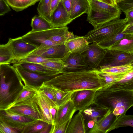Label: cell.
<instances>
[{
  "instance_id": "cell-9",
  "label": "cell",
  "mask_w": 133,
  "mask_h": 133,
  "mask_svg": "<svg viewBox=\"0 0 133 133\" xmlns=\"http://www.w3.org/2000/svg\"><path fill=\"white\" fill-rule=\"evenodd\" d=\"M36 96L25 104L11 106L7 109L14 113L29 117L35 120L42 121V114L36 101Z\"/></svg>"
},
{
  "instance_id": "cell-12",
  "label": "cell",
  "mask_w": 133,
  "mask_h": 133,
  "mask_svg": "<svg viewBox=\"0 0 133 133\" xmlns=\"http://www.w3.org/2000/svg\"><path fill=\"white\" fill-rule=\"evenodd\" d=\"M96 90L85 89L75 91L72 98L76 111L82 112L94 102Z\"/></svg>"
},
{
  "instance_id": "cell-50",
  "label": "cell",
  "mask_w": 133,
  "mask_h": 133,
  "mask_svg": "<svg viewBox=\"0 0 133 133\" xmlns=\"http://www.w3.org/2000/svg\"><path fill=\"white\" fill-rule=\"evenodd\" d=\"M111 2H112L113 5H117V3L116 0H111Z\"/></svg>"
},
{
  "instance_id": "cell-21",
  "label": "cell",
  "mask_w": 133,
  "mask_h": 133,
  "mask_svg": "<svg viewBox=\"0 0 133 133\" xmlns=\"http://www.w3.org/2000/svg\"><path fill=\"white\" fill-rule=\"evenodd\" d=\"M15 65H18L28 70L44 76H55L61 73L59 71L39 64L23 62Z\"/></svg>"
},
{
  "instance_id": "cell-19",
  "label": "cell",
  "mask_w": 133,
  "mask_h": 133,
  "mask_svg": "<svg viewBox=\"0 0 133 133\" xmlns=\"http://www.w3.org/2000/svg\"><path fill=\"white\" fill-rule=\"evenodd\" d=\"M69 19V16L61 1L52 15L51 23L54 28L65 27L70 23Z\"/></svg>"
},
{
  "instance_id": "cell-23",
  "label": "cell",
  "mask_w": 133,
  "mask_h": 133,
  "mask_svg": "<svg viewBox=\"0 0 133 133\" xmlns=\"http://www.w3.org/2000/svg\"><path fill=\"white\" fill-rule=\"evenodd\" d=\"M112 111L109 108L106 114L96 122L93 127L90 129L89 133H106L115 116Z\"/></svg>"
},
{
  "instance_id": "cell-11",
  "label": "cell",
  "mask_w": 133,
  "mask_h": 133,
  "mask_svg": "<svg viewBox=\"0 0 133 133\" xmlns=\"http://www.w3.org/2000/svg\"><path fill=\"white\" fill-rule=\"evenodd\" d=\"M106 49H103L96 42L89 45L88 49L83 53L84 56V61L93 69L99 70L100 62L106 52Z\"/></svg>"
},
{
  "instance_id": "cell-43",
  "label": "cell",
  "mask_w": 133,
  "mask_h": 133,
  "mask_svg": "<svg viewBox=\"0 0 133 133\" xmlns=\"http://www.w3.org/2000/svg\"><path fill=\"white\" fill-rule=\"evenodd\" d=\"M10 9L5 0H0V16H2L8 12Z\"/></svg>"
},
{
  "instance_id": "cell-17",
  "label": "cell",
  "mask_w": 133,
  "mask_h": 133,
  "mask_svg": "<svg viewBox=\"0 0 133 133\" xmlns=\"http://www.w3.org/2000/svg\"><path fill=\"white\" fill-rule=\"evenodd\" d=\"M76 110L72 99L57 109L54 124L60 125L71 119Z\"/></svg>"
},
{
  "instance_id": "cell-36",
  "label": "cell",
  "mask_w": 133,
  "mask_h": 133,
  "mask_svg": "<svg viewBox=\"0 0 133 133\" xmlns=\"http://www.w3.org/2000/svg\"><path fill=\"white\" fill-rule=\"evenodd\" d=\"M49 124L41 120H36L25 126L22 133H40Z\"/></svg>"
},
{
  "instance_id": "cell-37",
  "label": "cell",
  "mask_w": 133,
  "mask_h": 133,
  "mask_svg": "<svg viewBox=\"0 0 133 133\" xmlns=\"http://www.w3.org/2000/svg\"><path fill=\"white\" fill-rule=\"evenodd\" d=\"M23 130L0 117V133H22Z\"/></svg>"
},
{
  "instance_id": "cell-7",
  "label": "cell",
  "mask_w": 133,
  "mask_h": 133,
  "mask_svg": "<svg viewBox=\"0 0 133 133\" xmlns=\"http://www.w3.org/2000/svg\"><path fill=\"white\" fill-rule=\"evenodd\" d=\"M83 54L68 52L61 60L63 64V73L93 70L84 61Z\"/></svg>"
},
{
  "instance_id": "cell-31",
  "label": "cell",
  "mask_w": 133,
  "mask_h": 133,
  "mask_svg": "<svg viewBox=\"0 0 133 133\" xmlns=\"http://www.w3.org/2000/svg\"><path fill=\"white\" fill-rule=\"evenodd\" d=\"M47 85L50 87L53 90L55 96L56 103L58 107L63 105L72 99L75 91H65L52 86Z\"/></svg>"
},
{
  "instance_id": "cell-45",
  "label": "cell",
  "mask_w": 133,
  "mask_h": 133,
  "mask_svg": "<svg viewBox=\"0 0 133 133\" xmlns=\"http://www.w3.org/2000/svg\"><path fill=\"white\" fill-rule=\"evenodd\" d=\"M60 2V0H51V16L54 11L57 7Z\"/></svg>"
},
{
  "instance_id": "cell-22",
  "label": "cell",
  "mask_w": 133,
  "mask_h": 133,
  "mask_svg": "<svg viewBox=\"0 0 133 133\" xmlns=\"http://www.w3.org/2000/svg\"><path fill=\"white\" fill-rule=\"evenodd\" d=\"M87 130V128L82 112L79 111L71 119L65 133H85Z\"/></svg>"
},
{
  "instance_id": "cell-44",
  "label": "cell",
  "mask_w": 133,
  "mask_h": 133,
  "mask_svg": "<svg viewBox=\"0 0 133 133\" xmlns=\"http://www.w3.org/2000/svg\"><path fill=\"white\" fill-rule=\"evenodd\" d=\"M62 1L65 9L69 16L72 4V0H63Z\"/></svg>"
},
{
  "instance_id": "cell-47",
  "label": "cell",
  "mask_w": 133,
  "mask_h": 133,
  "mask_svg": "<svg viewBox=\"0 0 133 133\" xmlns=\"http://www.w3.org/2000/svg\"><path fill=\"white\" fill-rule=\"evenodd\" d=\"M51 125L49 124L41 131L40 133H49Z\"/></svg>"
},
{
  "instance_id": "cell-29",
  "label": "cell",
  "mask_w": 133,
  "mask_h": 133,
  "mask_svg": "<svg viewBox=\"0 0 133 133\" xmlns=\"http://www.w3.org/2000/svg\"><path fill=\"white\" fill-rule=\"evenodd\" d=\"M31 31L36 32L53 28L51 23L42 16L35 15L32 19Z\"/></svg>"
},
{
  "instance_id": "cell-20",
  "label": "cell",
  "mask_w": 133,
  "mask_h": 133,
  "mask_svg": "<svg viewBox=\"0 0 133 133\" xmlns=\"http://www.w3.org/2000/svg\"><path fill=\"white\" fill-rule=\"evenodd\" d=\"M69 52L83 53L88 48L89 44L84 36H77L64 43Z\"/></svg>"
},
{
  "instance_id": "cell-32",
  "label": "cell",
  "mask_w": 133,
  "mask_h": 133,
  "mask_svg": "<svg viewBox=\"0 0 133 133\" xmlns=\"http://www.w3.org/2000/svg\"><path fill=\"white\" fill-rule=\"evenodd\" d=\"M9 6L15 11H21L34 5L40 0H5Z\"/></svg>"
},
{
  "instance_id": "cell-24",
  "label": "cell",
  "mask_w": 133,
  "mask_h": 133,
  "mask_svg": "<svg viewBox=\"0 0 133 133\" xmlns=\"http://www.w3.org/2000/svg\"><path fill=\"white\" fill-rule=\"evenodd\" d=\"M90 9L95 11L112 14H121L117 5H113L97 0H88Z\"/></svg>"
},
{
  "instance_id": "cell-3",
  "label": "cell",
  "mask_w": 133,
  "mask_h": 133,
  "mask_svg": "<svg viewBox=\"0 0 133 133\" xmlns=\"http://www.w3.org/2000/svg\"><path fill=\"white\" fill-rule=\"evenodd\" d=\"M24 87L13 66L0 65V109H6L12 105Z\"/></svg>"
},
{
  "instance_id": "cell-27",
  "label": "cell",
  "mask_w": 133,
  "mask_h": 133,
  "mask_svg": "<svg viewBox=\"0 0 133 133\" xmlns=\"http://www.w3.org/2000/svg\"><path fill=\"white\" fill-rule=\"evenodd\" d=\"M128 126L133 127V116L122 114L115 117L106 133L120 127Z\"/></svg>"
},
{
  "instance_id": "cell-26",
  "label": "cell",
  "mask_w": 133,
  "mask_h": 133,
  "mask_svg": "<svg viewBox=\"0 0 133 133\" xmlns=\"http://www.w3.org/2000/svg\"><path fill=\"white\" fill-rule=\"evenodd\" d=\"M108 49L133 54V35L121 39Z\"/></svg>"
},
{
  "instance_id": "cell-51",
  "label": "cell",
  "mask_w": 133,
  "mask_h": 133,
  "mask_svg": "<svg viewBox=\"0 0 133 133\" xmlns=\"http://www.w3.org/2000/svg\"><path fill=\"white\" fill-rule=\"evenodd\" d=\"M127 0H116L117 4V3L122 1H125Z\"/></svg>"
},
{
  "instance_id": "cell-42",
  "label": "cell",
  "mask_w": 133,
  "mask_h": 133,
  "mask_svg": "<svg viewBox=\"0 0 133 133\" xmlns=\"http://www.w3.org/2000/svg\"><path fill=\"white\" fill-rule=\"evenodd\" d=\"M117 5L121 11L125 12L133 9V0H127L121 2Z\"/></svg>"
},
{
  "instance_id": "cell-28",
  "label": "cell",
  "mask_w": 133,
  "mask_h": 133,
  "mask_svg": "<svg viewBox=\"0 0 133 133\" xmlns=\"http://www.w3.org/2000/svg\"><path fill=\"white\" fill-rule=\"evenodd\" d=\"M38 91L36 89L24 85L14 103L11 106L26 103L37 95Z\"/></svg>"
},
{
  "instance_id": "cell-30",
  "label": "cell",
  "mask_w": 133,
  "mask_h": 133,
  "mask_svg": "<svg viewBox=\"0 0 133 133\" xmlns=\"http://www.w3.org/2000/svg\"><path fill=\"white\" fill-rule=\"evenodd\" d=\"M99 70L101 72L105 73L126 75L133 70V64H125L107 67Z\"/></svg>"
},
{
  "instance_id": "cell-34",
  "label": "cell",
  "mask_w": 133,
  "mask_h": 133,
  "mask_svg": "<svg viewBox=\"0 0 133 133\" xmlns=\"http://www.w3.org/2000/svg\"><path fill=\"white\" fill-rule=\"evenodd\" d=\"M133 35V34L126 33L123 32L122 31L110 38L97 44L100 47L107 49L121 39Z\"/></svg>"
},
{
  "instance_id": "cell-15",
  "label": "cell",
  "mask_w": 133,
  "mask_h": 133,
  "mask_svg": "<svg viewBox=\"0 0 133 133\" xmlns=\"http://www.w3.org/2000/svg\"><path fill=\"white\" fill-rule=\"evenodd\" d=\"M87 14V21L91 24L94 28L111 21L119 19L121 15L101 12L94 11L89 8Z\"/></svg>"
},
{
  "instance_id": "cell-18",
  "label": "cell",
  "mask_w": 133,
  "mask_h": 133,
  "mask_svg": "<svg viewBox=\"0 0 133 133\" xmlns=\"http://www.w3.org/2000/svg\"><path fill=\"white\" fill-rule=\"evenodd\" d=\"M109 109L105 105L94 101L82 113L85 120L87 122L94 121L95 123L106 114Z\"/></svg>"
},
{
  "instance_id": "cell-46",
  "label": "cell",
  "mask_w": 133,
  "mask_h": 133,
  "mask_svg": "<svg viewBox=\"0 0 133 133\" xmlns=\"http://www.w3.org/2000/svg\"><path fill=\"white\" fill-rule=\"evenodd\" d=\"M125 15V18L128 21L133 20V9L128 10L124 12Z\"/></svg>"
},
{
  "instance_id": "cell-13",
  "label": "cell",
  "mask_w": 133,
  "mask_h": 133,
  "mask_svg": "<svg viewBox=\"0 0 133 133\" xmlns=\"http://www.w3.org/2000/svg\"><path fill=\"white\" fill-rule=\"evenodd\" d=\"M36 101L41 111L42 121L49 124L54 125V121L50 113L52 107L58 108L57 104L48 97L42 91L38 90L37 95Z\"/></svg>"
},
{
  "instance_id": "cell-1",
  "label": "cell",
  "mask_w": 133,
  "mask_h": 133,
  "mask_svg": "<svg viewBox=\"0 0 133 133\" xmlns=\"http://www.w3.org/2000/svg\"><path fill=\"white\" fill-rule=\"evenodd\" d=\"M43 84L68 92L85 89L97 90L106 83L104 78L99 74L98 70L95 69L61 73Z\"/></svg>"
},
{
  "instance_id": "cell-8",
  "label": "cell",
  "mask_w": 133,
  "mask_h": 133,
  "mask_svg": "<svg viewBox=\"0 0 133 133\" xmlns=\"http://www.w3.org/2000/svg\"><path fill=\"white\" fill-rule=\"evenodd\" d=\"M25 86L39 90L43 83L55 76H48L39 74L28 70L18 65H13Z\"/></svg>"
},
{
  "instance_id": "cell-41",
  "label": "cell",
  "mask_w": 133,
  "mask_h": 133,
  "mask_svg": "<svg viewBox=\"0 0 133 133\" xmlns=\"http://www.w3.org/2000/svg\"><path fill=\"white\" fill-rule=\"evenodd\" d=\"M39 90L42 91L48 97L57 104L54 92L50 87L43 83Z\"/></svg>"
},
{
  "instance_id": "cell-39",
  "label": "cell",
  "mask_w": 133,
  "mask_h": 133,
  "mask_svg": "<svg viewBox=\"0 0 133 133\" xmlns=\"http://www.w3.org/2000/svg\"><path fill=\"white\" fill-rule=\"evenodd\" d=\"M44 66L63 73L64 65L62 60L58 61H50L39 64Z\"/></svg>"
},
{
  "instance_id": "cell-48",
  "label": "cell",
  "mask_w": 133,
  "mask_h": 133,
  "mask_svg": "<svg viewBox=\"0 0 133 133\" xmlns=\"http://www.w3.org/2000/svg\"><path fill=\"white\" fill-rule=\"evenodd\" d=\"M95 122L94 121H90L87 122V125H86L87 128L91 129L94 127Z\"/></svg>"
},
{
  "instance_id": "cell-10",
  "label": "cell",
  "mask_w": 133,
  "mask_h": 133,
  "mask_svg": "<svg viewBox=\"0 0 133 133\" xmlns=\"http://www.w3.org/2000/svg\"><path fill=\"white\" fill-rule=\"evenodd\" d=\"M8 43L15 60L26 57L37 49L35 46L24 41L21 37L14 39L9 38Z\"/></svg>"
},
{
  "instance_id": "cell-2",
  "label": "cell",
  "mask_w": 133,
  "mask_h": 133,
  "mask_svg": "<svg viewBox=\"0 0 133 133\" xmlns=\"http://www.w3.org/2000/svg\"><path fill=\"white\" fill-rule=\"evenodd\" d=\"M94 101L105 105L112 111L122 107L128 110L133 105V80L106 84L96 91Z\"/></svg>"
},
{
  "instance_id": "cell-35",
  "label": "cell",
  "mask_w": 133,
  "mask_h": 133,
  "mask_svg": "<svg viewBox=\"0 0 133 133\" xmlns=\"http://www.w3.org/2000/svg\"><path fill=\"white\" fill-rule=\"evenodd\" d=\"M51 0H40L37 10L39 15L44 17L51 23Z\"/></svg>"
},
{
  "instance_id": "cell-52",
  "label": "cell",
  "mask_w": 133,
  "mask_h": 133,
  "mask_svg": "<svg viewBox=\"0 0 133 133\" xmlns=\"http://www.w3.org/2000/svg\"><path fill=\"white\" fill-rule=\"evenodd\" d=\"M100 1L102 2V0H97Z\"/></svg>"
},
{
  "instance_id": "cell-33",
  "label": "cell",
  "mask_w": 133,
  "mask_h": 133,
  "mask_svg": "<svg viewBox=\"0 0 133 133\" xmlns=\"http://www.w3.org/2000/svg\"><path fill=\"white\" fill-rule=\"evenodd\" d=\"M15 59L8 43L0 45V65L13 63Z\"/></svg>"
},
{
  "instance_id": "cell-53",
  "label": "cell",
  "mask_w": 133,
  "mask_h": 133,
  "mask_svg": "<svg viewBox=\"0 0 133 133\" xmlns=\"http://www.w3.org/2000/svg\"><path fill=\"white\" fill-rule=\"evenodd\" d=\"M63 0H60V1H62Z\"/></svg>"
},
{
  "instance_id": "cell-14",
  "label": "cell",
  "mask_w": 133,
  "mask_h": 133,
  "mask_svg": "<svg viewBox=\"0 0 133 133\" xmlns=\"http://www.w3.org/2000/svg\"><path fill=\"white\" fill-rule=\"evenodd\" d=\"M68 52L64 44L54 45L46 48L37 49L30 54L46 58L62 60Z\"/></svg>"
},
{
  "instance_id": "cell-25",
  "label": "cell",
  "mask_w": 133,
  "mask_h": 133,
  "mask_svg": "<svg viewBox=\"0 0 133 133\" xmlns=\"http://www.w3.org/2000/svg\"><path fill=\"white\" fill-rule=\"evenodd\" d=\"M89 7L88 0H72V4L69 16L70 23L82 15L87 14Z\"/></svg>"
},
{
  "instance_id": "cell-4",
  "label": "cell",
  "mask_w": 133,
  "mask_h": 133,
  "mask_svg": "<svg viewBox=\"0 0 133 133\" xmlns=\"http://www.w3.org/2000/svg\"><path fill=\"white\" fill-rule=\"evenodd\" d=\"M128 19H117L105 23L89 31L84 36L89 43H97L106 40L123 30Z\"/></svg>"
},
{
  "instance_id": "cell-40",
  "label": "cell",
  "mask_w": 133,
  "mask_h": 133,
  "mask_svg": "<svg viewBox=\"0 0 133 133\" xmlns=\"http://www.w3.org/2000/svg\"><path fill=\"white\" fill-rule=\"evenodd\" d=\"M71 119L60 125H52L49 133H65Z\"/></svg>"
},
{
  "instance_id": "cell-38",
  "label": "cell",
  "mask_w": 133,
  "mask_h": 133,
  "mask_svg": "<svg viewBox=\"0 0 133 133\" xmlns=\"http://www.w3.org/2000/svg\"><path fill=\"white\" fill-rule=\"evenodd\" d=\"M98 73L104 78L106 84H112L119 82L125 75L104 73L101 71L99 70H98Z\"/></svg>"
},
{
  "instance_id": "cell-49",
  "label": "cell",
  "mask_w": 133,
  "mask_h": 133,
  "mask_svg": "<svg viewBox=\"0 0 133 133\" xmlns=\"http://www.w3.org/2000/svg\"><path fill=\"white\" fill-rule=\"evenodd\" d=\"M102 2L109 4L114 5L111 0H102Z\"/></svg>"
},
{
  "instance_id": "cell-5",
  "label": "cell",
  "mask_w": 133,
  "mask_h": 133,
  "mask_svg": "<svg viewBox=\"0 0 133 133\" xmlns=\"http://www.w3.org/2000/svg\"><path fill=\"white\" fill-rule=\"evenodd\" d=\"M68 29L66 26L38 31H30L21 37L24 41L37 47V49L46 48L57 45L52 41V37L65 33Z\"/></svg>"
},
{
  "instance_id": "cell-6",
  "label": "cell",
  "mask_w": 133,
  "mask_h": 133,
  "mask_svg": "<svg viewBox=\"0 0 133 133\" xmlns=\"http://www.w3.org/2000/svg\"><path fill=\"white\" fill-rule=\"evenodd\" d=\"M106 50L107 52L100 63L99 70L113 66L133 64V54L112 50Z\"/></svg>"
},
{
  "instance_id": "cell-16",
  "label": "cell",
  "mask_w": 133,
  "mask_h": 133,
  "mask_svg": "<svg viewBox=\"0 0 133 133\" xmlns=\"http://www.w3.org/2000/svg\"><path fill=\"white\" fill-rule=\"evenodd\" d=\"M0 117L16 127L22 129L25 126L36 121L29 117L14 113L7 109H0Z\"/></svg>"
}]
</instances>
